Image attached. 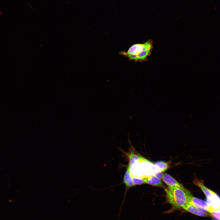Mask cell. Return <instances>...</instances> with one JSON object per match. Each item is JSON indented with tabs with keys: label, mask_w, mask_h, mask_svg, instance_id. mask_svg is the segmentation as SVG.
Instances as JSON below:
<instances>
[{
	"label": "cell",
	"mask_w": 220,
	"mask_h": 220,
	"mask_svg": "<svg viewBox=\"0 0 220 220\" xmlns=\"http://www.w3.org/2000/svg\"><path fill=\"white\" fill-rule=\"evenodd\" d=\"M219 210H220V209H219Z\"/></svg>",
	"instance_id": "cell-15"
},
{
	"label": "cell",
	"mask_w": 220,
	"mask_h": 220,
	"mask_svg": "<svg viewBox=\"0 0 220 220\" xmlns=\"http://www.w3.org/2000/svg\"><path fill=\"white\" fill-rule=\"evenodd\" d=\"M129 152L128 154L129 163L128 166L130 167L139 162L144 158L138 154L135 153L132 151Z\"/></svg>",
	"instance_id": "cell-9"
},
{
	"label": "cell",
	"mask_w": 220,
	"mask_h": 220,
	"mask_svg": "<svg viewBox=\"0 0 220 220\" xmlns=\"http://www.w3.org/2000/svg\"><path fill=\"white\" fill-rule=\"evenodd\" d=\"M210 213L213 216L220 219V210L214 211H211Z\"/></svg>",
	"instance_id": "cell-12"
},
{
	"label": "cell",
	"mask_w": 220,
	"mask_h": 220,
	"mask_svg": "<svg viewBox=\"0 0 220 220\" xmlns=\"http://www.w3.org/2000/svg\"><path fill=\"white\" fill-rule=\"evenodd\" d=\"M153 48V41L149 39L143 43L133 45L127 52H122L121 53L130 60L142 62L147 60Z\"/></svg>",
	"instance_id": "cell-2"
},
{
	"label": "cell",
	"mask_w": 220,
	"mask_h": 220,
	"mask_svg": "<svg viewBox=\"0 0 220 220\" xmlns=\"http://www.w3.org/2000/svg\"><path fill=\"white\" fill-rule=\"evenodd\" d=\"M166 200L174 208H183L189 203V198L192 194L190 192L182 187H174L164 189Z\"/></svg>",
	"instance_id": "cell-1"
},
{
	"label": "cell",
	"mask_w": 220,
	"mask_h": 220,
	"mask_svg": "<svg viewBox=\"0 0 220 220\" xmlns=\"http://www.w3.org/2000/svg\"><path fill=\"white\" fill-rule=\"evenodd\" d=\"M193 183L199 187L204 193L207 198V202L213 199L217 195L213 191L204 185L202 180H199L197 178H194Z\"/></svg>",
	"instance_id": "cell-4"
},
{
	"label": "cell",
	"mask_w": 220,
	"mask_h": 220,
	"mask_svg": "<svg viewBox=\"0 0 220 220\" xmlns=\"http://www.w3.org/2000/svg\"><path fill=\"white\" fill-rule=\"evenodd\" d=\"M162 179L164 182L168 186V188L183 186L174 178L167 173L163 174Z\"/></svg>",
	"instance_id": "cell-8"
},
{
	"label": "cell",
	"mask_w": 220,
	"mask_h": 220,
	"mask_svg": "<svg viewBox=\"0 0 220 220\" xmlns=\"http://www.w3.org/2000/svg\"><path fill=\"white\" fill-rule=\"evenodd\" d=\"M123 183L124 184L125 187V192L124 194V199L122 204L121 207L120 209V212L118 214L119 215L122 209L123 204L124 202L125 196L128 190L130 188L135 186L132 178V175L131 173L129 167L128 166L127 170L125 173L123 178Z\"/></svg>",
	"instance_id": "cell-5"
},
{
	"label": "cell",
	"mask_w": 220,
	"mask_h": 220,
	"mask_svg": "<svg viewBox=\"0 0 220 220\" xmlns=\"http://www.w3.org/2000/svg\"><path fill=\"white\" fill-rule=\"evenodd\" d=\"M132 178L133 182L135 185L145 183L143 178L132 176Z\"/></svg>",
	"instance_id": "cell-11"
},
{
	"label": "cell",
	"mask_w": 220,
	"mask_h": 220,
	"mask_svg": "<svg viewBox=\"0 0 220 220\" xmlns=\"http://www.w3.org/2000/svg\"><path fill=\"white\" fill-rule=\"evenodd\" d=\"M189 203L193 205L203 212L211 214L209 212V205L208 203L194 197L192 194L189 197Z\"/></svg>",
	"instance_id": "cell-3"
},
{
	"label": "cell",
	"mask_w": 220,
	"mask_h": 220,
	"mask_svg": "<svg viewBox=\"0 0 220 220\" xmlns=\"http://www.w3.org/2000/svg\"><path fill=\"white\" fill-rule=\"evenodd\" d=\"M157 178L160 179L163 178V172L160 171H158L154 175Z\"/></svg>",
	"instance_id": "cell-13"
},
{
	"label": "cell",
	"mask_w": 220,
	"mask_h": 220,
	"mask_svg": "<svg viewBox=\"0 0 220 220\" xmlns=\"http://www.w3.org/2000/svg\"><path fill=\"white\" fill-rule=\"evenodd\" d=\"M211 217H212V220H220V219H218L213 216H212Z\"/></svg>",
	"instance_id": "cell-14"
},
{
	"label": "cell",
	"mask_w": 220,
	"mask_h": 220,
	"mask_svg": "<svg viewBox=\"0 0 220 220\" xmlns=\"http://www.w3.org/2000/svg\"><path fill=\"white\" fill-rule=\"evenodd\" d=\"M145 183L150 185L166 188L161 179L157 178L154 175H151L143 177Z\"/></svg>",
	"instance_id": "cell-6"
},
{
	"label": "cell",
	"mask_w": 220,
	"mask_h": 220,
	"mask_svg": "<svg viewBox=\"0 0 220 220\" xmlns=\"http://www.w3.org/2000/svg\"><path fill=\"white\" fill-rule=\"evenodd\" d=\"M155 165L158 171L162 172L166 171L169 168L168 163L163 161L157 162L155 163Z\"/></svg>",
	"instance_id": "cell-10"
},
{
	"label": "cell",
	"mask_w": 220,
	"mask_h": 220,
	"mask_svg": "<svg viewBox=\"0 0 220 220\" xmlns=\"http://www.w3.org/2000/svg\"><path fill=\"white\" fill-rule=\"evenodd\" d=\"M186 211L193 214L202 217H211V214H207L203 212L193 205L188 203L183 208Z\"/></svg>",
	"instance_id": "cell-7"
}]
</instances>
